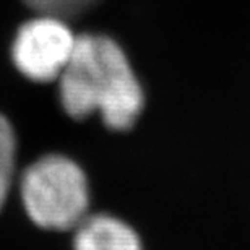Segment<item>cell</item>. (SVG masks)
Masks as SVG:
<instances>
[{
	"label": "cell",
	"instance_id": "6da1fadb",
	"mask_svg": "<svg viewBox=\"0 0 250 250\" xmlns=\"http://www.w3.org/2000/svg\"><path fill=\"white\" fill-rule=\"evenodd\" d=\"M59 98L70 117L98 112L111 130L133 127L145 94L122 47L103 34L77 36L73 54L59 77Z\"/></svg>",
	"mask_w": 250,
	"mask_h": 250
},
{
	"label": "cell",
	"instance_id": "7a4b0ae2",
	"mask_svg": "<svg viewBox=\"0 0 250 250\" xmlns=\"http://www.w3.org/2000/svg\"><path fill=\"white\" fill-rule=\"evenodd\" d=\"M20 193L28 216L39 228L67 231L88 216L86 176L67 156L49 154L34 161L23 172Z\"/></svg>",
	"mask_w": 250,
	"mask_h": 250
},
{
	"label": "cell",
	"instance_id": "3957f363",
	"mask_svg": "<svg viewBox=\"0 0 250 250\" xmlns=\"http://www.w3.org/2000/svg\"><path fill=\"white\" fill-rule=\"evenodd\" d=\"M77 36L65 20L39 15L18 29L12 46L15 67L28 80L47 83L59 80L75 49Z\"/></svg>",
	"mask_w": 250,
	"mask_h": 250
},
{
	"label": "cell",
	"instance_id": "277c9868",
	"mask_svg": "<svg viewBox=\"0 0 250 250\" xmlns=\"http://www.w3.org/2000/svg\"><path fill=\"white\" fill-rule=\"evenodd\" d=\"M75 250H143L138 234L121 219L93 214L75 228Z\"/></svg>",
	"mask_w": 250,
	"mask_h": 250
},
{
	"label": "cell",
	"instance_id": "5b68a950",
	"mask_svg": "<svg viewBox=\"0 0 250 250\" xmlns=\"http://www.w3.org/2000/svg\"><path fill=\"white\" fill-rule=\"evenodd\" d=\"M15 156H17L15 132L7 119L0 116V209L3 208L10 187H12Z\"/></svg>",
	"mask_w": 250,
	"mask_h": 250
},
{
	"label": "cell",
	"instance_id": "8992f818",
	"mask_svg": "<svg viewBox=\"0 0 250 250\" xmlns=\"http://www.w3.org/2000/svg\"><path fill=\"white\" fill-rule=\"evenodd\" d=\"M98 2L99 0H24V3L36 13L62 20L80 17Z\"/></svg>",
	"mask_w": 250,
	"mask_h": 250
}]
</instances>
